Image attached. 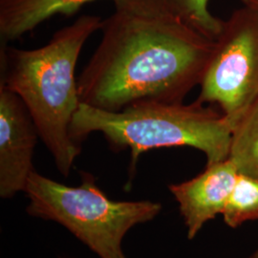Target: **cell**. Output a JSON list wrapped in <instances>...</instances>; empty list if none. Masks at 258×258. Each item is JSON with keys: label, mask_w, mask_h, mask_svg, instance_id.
Returning <instances> with one entry per match:
<instances>
[{"label": "cell", "mask_w": 258, "mask_h": 258, "mask_svg": "<svg viewBox=\"0 0 258 258\" xmlns=\"http://www.w3.org/2000/svg\"><path fill=\"white\" fill-rule=\"evenodd\" d=\"M209 3L210 0H118L115 8L144 17L176 20L216 40L224 21L212 15Z\"/></svg>", "instance_id": "ba28073f"}, {"label": "cell", "mask_w": 258, "mask_h": 258, "mask_svg": "<svg viewBox=\"0 0 258 258\" xmlns=\"http://www.w3.org/2000/svg\"><path fill=\"white\" fill-rule=\"evenodd\" d=\"M229 159L239 174L258 179V100L233 128Z\"/></svg>", "instance_id": "30bf717a"}, {"label": "cell", "mask_w": 258, "mask_h": 258, "mask_svg": "<svg viewBox=\"0 0 258 258\" xmlns=\"http://www.w3.org/2000/svg\"><path fill=\"white\" fill-rule=\"evenodd\" d=\"M238 175L228 158L208 165L203 172L190 180L168 186L179 205L187 239H194L207 222L223 213Z\"/></svg>", "instance_id": "52a82bcc"}, {"label": "cell", "mask_w": 258, "mask_h": 258, "mask_svg": "<svg viewBox=\"0 0 258 258\" xmlns=\"http://www.w3.org/2000/svg\"><path fill=\"white\" fill-rule=\"evenodd\" d=\"M197 101L217 104L235 124L258 100V11L245 6L224 21Z\"/></svg>", "instance_id": "5b68a950"}, {"label": "cell", "mask_w": 258, "mask_h": 258, "mask_svg": "<svg viewBox=\"0 0 258 258\" xmlns=\"http://www.w3.org/2000/svg\"><path fill=\"white\" fill-rule=\"evenodd\" d=\"M96 0H0V37L3 44L19 39L56 15L72 16ZM114 4L118 0H112Z\"/></svg>", "instance_id": "9c48e42d"}, {"label": "cell", "mask_w": 258, "mask_h": 258, "mask_svg": "<svg viewBox=\"0 0 258 258\" xmlns=\"http://www.w3.org/2000/svg\"><path fill=\"white\" fill-rule=\"evenodd\" d=\"M78 79L82 103L120 111L144 102H183L200 85L216 40L172 19L116 10Z\"/></svg>", "instance_id": "6da1fadb"}, {"label": "cell", "mask_w": 258, "mask_h": 258, "mask_svg": "<svg viewBox=\"0 0 258 258\" xmlns=\"http://www.w3.org/2000/svg\"><path fill=\"white\" fill-rule=\"evenodd\" d=\"M241 1L245 6H248L258 11V0H241Z\"/></svg>", "instance_id": "7c38bea8"}, {"label": "cell", "mask_w": 258, "mask_h": 258, "mask_svg": "<svg viewBox=\"0 0 258 258\" xmlns=\"http://www.w3.org/2000/svg\"><path fill=\"white\" fill-rule=\"evenodd\" d=\"M59 258H72V257H68V256H60Z\"/></svg>", "instance_id": "5bb4252c"}, {"label": "cell", "mask_w": 258, "mask_h": 258, "mask_svg": "<svg viewBox=\"0 0 258 258\" xmlns=\"http://www.w3.org/2000/svg\"><path fill=\"white\" fill-rule=\"evenodd\" d=\"M37 127L19 96L0 85V197L24 191L35 170Z\"/></svg>", "instance_id": "8992f818"}, {"label": "cell", "mask_w": 258, "mask_h": 258, "mask_svg": "<svg viewBox=\"0 0 258 258\" xmlns=\"http://www.w3.org/2000/svg\"><path fill=\"white\" fill-rule=\"evenodd\" d=\"M222 215L231 229L258 220V179L239 174Z\"/></svg>", "instance_id": "8fae6325"}, {"label": "cell", "mask_w": 258, "mask_h": 258, "mask_svg": "<svg viewBox=\"0 0 258 258\" xmlns=\"http://www.w3.org/2000/svg\"><path fill=\"white\" fill-rule=\"evenodd\" d=\"M233 128L221 111L196 100L189 104L144 102L115 112L81 103L70 133L80 144L93 132H100L112 149H130L132 175L139 157L159 148L198 149L206 155L207 166L227 160Z\"/></svg>", "instance_id": "3957f363"}, {"label": "cell", "mask_w": 258, "mask_h": 258, "mask_svg": "<svg viewBox=\"0 0 258 258\" xmlns=\"http://www.w3.org/2000/svg\"><path fill=\"white\" fill-rule=\"evenodd\" d=\"M24 192L29 215L61 225L100 258H127L122 249L127 232L162 211L161 203L148 200H112L86 172L82 184L69 186L34 170Z\"/></svg>", "instance_id": "277c9868"}, {"label": "cell", "mask_w": 258, "mask_h": 258, "mask_svg": "<svg viewBox=\"0 0 258 258\" xmlns=\"http://www.w3.org/2000/svg\"><path fill=\"white\" fill-rule=\"evenodd\" d=\"M248 258H258V249L252 254H250Z\"/></svg>", "instance_id": "4fadbf2b"}, {"label": "cell", "mask_w": 258, "mask_h": 258, "mask_svg": "<svg viewBox=\"0 0 258 258\" xmlns=\"http://www.w3.org/2000/svg\"><path fill=\"white\" fill-rule=\"evenodd\" d=\"M98 16H82L44 46L1 50V82L26 106L55 166L68 177L82 152L70 127L81 105L76 67L86 40L102 27Z\"/></svg>", "instance_id": "7a4b0ae2"}]
</instances>
